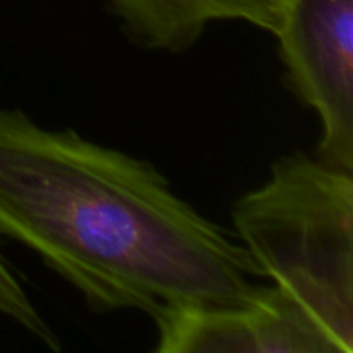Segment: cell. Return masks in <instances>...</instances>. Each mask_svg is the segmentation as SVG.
Returning a JSON list of instances; mask_svg holds the SVG:
<instances>
[{
  "label": "cell",
  "instance_id": "cell-6",
  "mask_svg": "<svg viewBox=\"0 0 353 353\" xmlns=\"http://www.w3.org/2000/svg\"><path fill=\"white\" fill-rule=\"evenodd\" d=\"M0 314L17 323L19 327H23L27 333H31L50 350H56V352L60 350V341L56 333L43 321L39 310L33 306L31 298L27 296L25 288L12 273L2 252H0Z\"/></svg>",
  "mask_w": 353,
  "mask_h": 353
},
{
  "label": "cell",
  "instance_id": "cell-5",
  "mask_svg": "<svg viewBox=\"0 0 353 353\" xmlns=\"http://www.w3.org/2000/svg\"><path fill=\"white\" fill-rule=\"evenodd\" d=\"M288 0H108L130 37L155 50L192 46L213 21H246L275 33Z\"/></svg>",
  "mask_w": 353,
  "mask_h": 353
},
{
  "label": "cell",
  "instance_id": "cell-3",
  "mask_svg": "<svg viewBox=\"0 0 353 353\" xmlns=\"http://www.w3.org/2000/svg\"><path fill=\"white\" fill-rule=\"evenodd\" d=\"M273 35L290 87L323 124L319 157L353 172V0H288Z\"/></svg>",
  "mask_w": 353,
  "mask_h": 353
},
{
  "label": "cell",
  "instance_id": "cell-2",
  "mask_svg": "<svg viewBox=\"0 0 353 353\" xmlns=\"http://www.w3.org/2000/svg\"><path fill=\"white\" fill-rule=\"evenodd\" d=\"M234 228L263 279L335 347L353 352V172L285 155L240 196Z\"/></svg>",
  "mask_w": 353,
  "mask_h": 353
},
{
  "label": "cell",
  "instance_id": "cell-4",
  "mask_svg": "<svg viewBox=\"0 0 353 353\" xmlns=\"http://www.w3.org/2000/svg\"><path fill=\"white\" fill-rule=\"evenodd\" d=\"M153 321L157 353H337L273 285L242 304L172 310Z\"/></svg>",
  "mask_w": 353,
  "mask_h": 353
},
{
  "label": "cell",
  "instance_id": "cell-1",
  "mask_svg": "<svg viewBox=\"0 0 353 353\" xmlns=\"http://www.w3.org/2000/svg\"><path fill=\"white\" fill-rule=\"evenodd\" d=\"M0 236L33 250L97 310L248 302L246 248L147 161L0 108Z\"/></svg>",
  "mask_w": 353,
  "mask_h": 353
}]
</instances>
